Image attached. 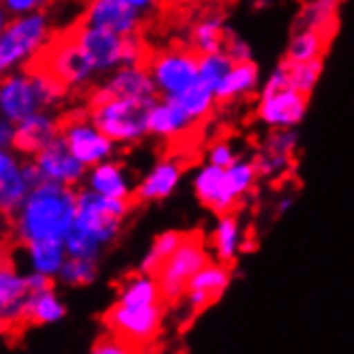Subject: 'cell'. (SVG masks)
I'll return each instance as SVG.
<instances>
[{
  "instance_id": "1",
  "label": "cell",
  "mask_w": 354,
  "mask_h": 354,
  "mask_svg": "<svg viewBox=\"0 0 354 354\" xmlns=\"http://www.w3.org/2000/svg\"><path fill=\"white\" fill-rule=\"evenodd\" d=\"M77 215V192L71 185L41 183L28 194L19 211L9 217L11 234L22 245L67 243Z\"/></svg>"
},
{
  "instance_id": "2",
  "label": "cell",
  "mask_w": 354,
  "mask_h": 354,
  "mask_svg": "<svg viewBox=\"0 0 354 354\" xmlns=\"http://www.w3.org/2000/svg\"><path fill=\"white\" fill-rule=\"evenodd\" d=\"M131 211V200L108 198L97 192H77V215L67 236V254L75 258L99 260V256L120 232L124 217Z\"/></svg>"
},
{
  "instance_id": "3",
  "label": "cell",
  "mask_w": 354,
  "mask_h": 354,
  "mask_svg": "<svg viewBox=\"0 0 354 354\" xmlns=\"http://www.w3.org/2000/svg\"><path fill=\"white\" fill-rule=\"evenodd\" d=\"M157 99L103 101L97 106H88V116L110 140L129 144L149 133V114Z\"/></svg>"
},
{
  "instance_id": "4",
  "label": "cell",
  "mask_w": 354,
  "mask_h": 354,
  "mask_svg": "<svg viewBox=\"0 0 354 354\" xmlns=\"http://www.w3.org/2000/svg\"><path fill=\"white\" fill-rule=\"evenodd\" d=\"M32 65L50 71L67 88L84 86L99 73L93 58L77 44V39L73 37L71 30L62 37H56L44 50V54H39L32 60Z\"/></svg>"
},
{
  "instance_id": "5",
  "label": "cell",
  "mask_w": 354,
  "mask_h": 354,
  "mask_svg": "<svg viewBox=\"0 0 354 354\" xmlns=\"http://www.w3.org/2000/svg\"><path fill=\"white\" fill-rule=\"evenodd\" d=\"M71 32L77 39V44L93 58L99 73L110 71V69L116 71L127 65H142L144 48L136 35L120 37V35L101 30V28H91L84 24H77Z\"/></svg>"
},
{
  "instance_id": "6",
  "label": "cell",
  "mask_w": 354,
  "mask_h": 354,
  "mask_svg": "<svg viewBox=\"0 0 354 354\" xmlns=\"http://www.w3.org/2000/svg\"><path fill=\"white\" fill-rule=\"evenodd\" d=\"M48 39V19L44 13L13 17L0 35V69L15 71L19 65L35 60Z\"/></svg>"
},
{
  "instance_id": "7",
  "label": "cell",
  "mask_w": 354,
  "mask_h": 354,
  "mask_svg": "<svg viewBox=\"0 0 354 354\" xmlns=\"http://www.w3.org/2000/svg\"><path fill=\"white\" fill-rule=\"evenodd\" d=\"M211 262L204 249L200 234H187L183 245L168 258L155 275L161 288V297L165 303H178L183 301L187 286L200 273V270Z\"/></svg>"
},
{
  "instance_id": "8",
  "label": "cell",
  "mask_w": 354,
  "mask_h": 354,
  "mask_svg": "<svg viewBox=\"0 0 354 354\" xmlns=\"http://www.w3.org/2000/svg\"><path fill=\"white\" fill-rule=\"evenodd\" d=\"M149 71L161 97H178L200 77V54L196 50H168L157 54Z\"/></svg>"
},
{
  "instance_id": "9",
  "label": "cell",
  "mask_w": 354,
  "mask_h": 354,
  "mask_svg": "<svg viewBox=\"0 0 354 354\" xmlns=\"http://www.w3.org/2000/svg\"><path fill=\"white\" fill-rule=\"evenodd\" d=\"M163 320V305H122L114 303L103 322L114 333V335L127 339L129 344H147L151 342Z\"/></svg>"
},
{
  "instance_id": "10",
  "label": "cell",
  "mask_w": 354,
  "mask_h": 354,
  "mask_svg": "<svg viewBox=\"0 0 354 354\" xmlns=\"http://www.w3.org/2000/svg\"><path fill=\"white\" fill-rule=\"evenodd\" d=\"M60 136L65 138L71 153L86 168L108 161L116 144L97 127L91 116H71L67 120H60Z\"/></svg>"
},
{
  "instance_id": "11",
  "label": "cell",
  "mask_w": 354,
  "mask_h": 354,
  "mask_svg": "<svg viewBox=\"0 0 354 354\" xmlns=\"http://www.w3.org/2000/svg\"><path fill=\"white\" fill-rule=\"evenodd\" d=\"M159 91L155 80L144 65H127L116 69L95 93L91 95V106L114 99H157Z\"/></svg>"
},
{
  "instance_id": "12",
  "label": "cell",
  "mask_w": 354,
  "mask_h": 354,
  "mask_svg": "<svg viewBox=\"0 0 354 354\" xmlns=\"http://www.w3.org/2000/svg\"><path fill=\"white\" fill-rule=\"evenodd\" d=\"M0 112H3V118L15 124L37 112H48L44 108V101H41L30 71H11V75L3 80V86H0Z\"/></svg>"
},
{
  "instance_id": "13",
  "label": "cell",
  "mask_w": 354,
  "mask_h": 354,
  "mask_svg": "<svg viewBox=\"0 0 354 354\" xmlns=\"http://www.w3.org/2000/svg\"><path fill=\"white\" fill-rule=\"evenodd\" d=\"M140 19L142 11H138L129 0H91L80 24L131 37L138 32Z\"/></svg>"
},
{
  "instance_id": "14",
  "label": "cell",
  "mask_w": 354,
  "mask_h": 354,
  "mask_svg": "<svg viewBox=\"0 0 354 354\" xmlns=\"http://www.w3.org/2000/svg\"><path fill=\"white\" fill-rule=\"evenodd\" d=\"M307 95L288 86L275 93H262L258 116L270 129H292L305 118Z\"/></svg>"
},
{
  "instance_id": "15",
  "label": "cell",
  "mask_w": 354,
  "mask_h": 354,
  "mask_svg": "<svg viewBox=\"0 0 354 354\" xmlns=\"http://www.w3.org/2000/svg\"><path fill=\"white\" fill-rule=\"evenodd\" d=\"M32 161L37 163L41 176L46 180L71 185V187L80 183V178L84 176L86 170V165L71 153L62 136L54 138L46 149H41L37 155H32Z\"/></svg>"
},
{
  "instance_id": "16",
  "label": "cell",
  "mask_w": 354,
  "mask_h": 354,
  "mask_svg": "<svg viewBox=\"0 0 354 354\" xmlns=\"http://www.w3.org/2000/svg\"><path fill=\"white\" fill-rule=\"evenodd\" d=\"M28 281L26 275H19L17 268L9 262H3L0 268V320L3 328H15L28 324Z\"/></svg>"
},
{
  "instance_id": "17",
  "label": "cell",
  "mask_w": 354,
  "mask_h": 354,
  "mask_svg": "<svg viewBox=\"0 0 354 354\" xmlns=\"http://www.w3.org/2000/svg\"><path fill=\"white\" fill-rule=\"evenodd\" d=\"M232 279V264L223 262H208L200 273L189 281L187 292L183 297L185 305L189 307L194 314H200L206 307H211L215 301L221 299L225 288L230 286Z\"/></svg>"
},
{
  "instance_id": "18",
  "label": "cell",
  "mask_w": 354,
  "mask_h": 354,
  "mask_svg": "<svg viewBox=\"0 0 354 354\" xmlns=\"http://www.w3.org/2000/svg\"><path fill=\"white\" fill-rule=\"evenodd\" d=\"M194 187H196V196L200 198V202L217 215L232 213V208L241 200L232 189L230 178H227V170L213 163L204 165L198 172Z\"/></svg>"
},
{
  "instance_id": "19",
  "label": "cell",
  "mask_w": 354,
  "mask_h": 354,
  "mask_svg": "<svg viewBox=\"0 0 354 354\" xmlns=\"http://www.w3.org/2000/svg\"><path fill=\"white\" fill-rule=\"evenodd\" d=\"M32 185L24 174V161H19L13 153H0V211L9 219L13 217L19 206L24 204Z\"/></svg>"
},
{
  "instance_id": "20",
  "label": "cell",
  "mask_w": 354,
  "mask_h": 354,
  "mask_svg": "<svg viewBox=\"0 0 354 354\" xmlns=\"http://www.w3.org/2000/svg\"><path fill=\"white\" fill-rule=\"evenodd\" d=\"M299 138L292 129H275L273 136H268L264 147L256 159L258 174L266 178H275L288 172L292 155L297 151Z\"/></svg>"
},
{
  "instance_id": "21",
  "label": "cell",
  "mask_w": 354,
  "mask_h": 354,
  "mask_svg": "<svg viewBox=\"0 0 354 354\" xmlns=\"http://www.w3.org/2000/svg\"><path fill=\"white\" fill-rule=\"evenodd\" d=\"M58 136H60V122L54 120L48 112H37L15 124L13 151L37 155Z\"/></svg>"
},
{
  "instance_id": "22",
  "label": "cell",
  "mask_w": 354,
  "mask_h": 354,
  "mask_svg": "<svg viewBox=\"0 0 354 354\" xmlns=\"http://www.w3.org/2000/svg\"><path fill=\"white\" fill-rule=\"evenodd\" d=\"M196 120L183 110L176 99L159 97L149 114V133L159 138H178L192 129Z\"/></svg>"
},
{
  "instance_id": "23",
  "label": "cell",
  "mask_w": 354,
  "mask_h": 354,
  "mask_svg": "<svg viewBox=\"0 0 354 354\" xmlns=\"http://www.w3.org/2000/svg\"><path fill=\"white\" fill-rule=\"evenodd\" d=\"M180 172L183 165L176 159H163L159 161L155 168L144 176V180L138 185V189L133 194V198L138 202H157V200H165L180 180Z\"/></svg>"
},
{
  "instance_id": "24",
  "label": "cell",
  "mask_w": 354,
  "mask_h": 354,
  "mask_svg": "<svg viewBox=\"0 0 354 354\" xmlns=\"http://www.w3.org/2000/svg\"><path fill=\"white\" fill-rule=\"evenodd\" d=\"M241 249H245V234L239 217L232 213L219 215V221L213 232V252L217 260L223 264H234Z\"/></svg>"
},
{
  "instance_id": "25",
  "label": "cell",
  "mask_w": 354,
  "mask_h": 354,
  "mask_svg": "<svg viewBox=\"0 0 354 354\" xmlns=\"http://www.w3.org/2000/svg\"><path fill=\"white\" fill-rule=\"evenodd\" d=\"M88 187L101 196L131 200V185L127 180V174L114 161H103L93 165L88 174Z\"/></svg>"
},
{
  "instance_id": "26",
  "label": "cell",
  "mask_w": 354,
  "mask_h": 354,
  "mask_svg": "<svg viewBox=\"0 0 354 354\" xmlns=\"http://www.w3.org/2000/svg\"><path fill=\"white\" fill-rule=\"evenodd\" d=\"M260 82V71L256 67V62H234V67L227 71V75L221 80V84L217 86V101L227 103L241 97H247L249 93H254L258 88Z\"/></svg>"
},
{
  "instance_id": "27",
  "label": "cell",
  "mask_w": 354,
  "mask_h": 354,
  "mask_svg": "<svg viewBox=\"0 0 354 354\" xmlns=\"http://www.w3.org/2000/svg\"><path fill=\"white\" fill-rule=\"evenodd\" d=\"M161 301L163 297H161L157 277L140 273V270L122 281L116 295V303H122V305H155Z\"/></svg>"
},
{
  "instance_id": "28",
  "label": "cell",
  "mask_w": 354,
  "mask_h": 354,
  "mask_svg": "<svg viewBox=\"0 0 354 354\" xmlns=\"http://www.w3.org/2000/svg\"><path fill=\"white\" fill-rule=\"evenodd\" d=\"M30 270H37V273H44L50 277H58L62 264L67 260V245L65 243H35L24 247Z\"/></svg>"
},
{
  "instance_id": "29",
  "label": "cell",
  "mask_w": 354,
  "mask_h": 354,
  "mask_svg": "<svg viewBox=\"0 0 354 354\" xmlns=\"http://www.w3.org/2000/svg\"><path fill=\"white\" fill-rule=\"evenodd\" d=\"M225 35H227V26L223 24V17L206 15L192 28V46L200 56L217 54L223 52L225 48Z\"/></svg>"
},
{
  "instance_id": "30",
  "label": "cell",
  "mask_w": 354,
  "mask_h": 354,
  "mask_svg": "<svg viewBox=\"0 0 354 354\" xmlns=\"http://www.w3.org/2000/svg\"><path fill=\"white\" fill-rule=\"evenodd\" d=\"M328 39H330V32L299 28L295 32V37L290 39L286 60L288 62H307V60L322 58V54L328 46Z\"/></svg>"
},
{
  "instance_id": "31",
  "label": "cell",
  "mask_w": 354,
  "mask_h": 354,
  "mask_svg": "<svg viewBox=\"0 0 354 354\" xmlns=\"http://www.w3.org/2000/svg\"><path fill=\"white\" fill-rule=\"evenodd\" d=\"M185 239H187V234L185 232H176V230L159 234L153 241V245L149 247V252L144 254V258L140 260L138 270H140V273H147V275H157L159 270H161V266L168 262V258L183 245Z\"/></svg>"
},
{
  "instance_id": "32",
  "label": "cell",
  "mask_w": 354,
  "mask_h": 354,
  "mask_svg": "<svg viewBox=\"0 0 354 354\" xmlns=\"http://www.w3.org/2000/svg\"><path fill=\"white\" fill-rule=\"evenodd\" d=\"M172 99H176L183 106V110L198 122V120H204L208 114L213 112L215 103H217V91L211 84H206L202 77H198L196 84H192L189 88L183 91L178 97H172Z\"/></svg>"
},
{
  "instance_id": "33",
  "label": "cell",
  "mask_w": 354,
  "mask_h": 354,
  "mask_svg": "<svg viewBox=\"0 0 354 354\" xmlns=\"http://www.w3.org/2000/svg\"><path fill=\"white\" fill-rule=\"evenodd\" d=\"M67 316V305L58 299L54 288L28 297V324H56Z\"/></svg>"
},
{
  "instance_id": "34",
  "label": "cell",
  "mask_w": 354,
  "mask_h": 354,
  "mask_svg": "<svg viewBox=\"0 0 354 354\" xmlns=\"http://www.w3.org/2000/svg\"><path fill=\"white\" fill-rule=\"evenodd\" d=\"M339 11V0H309L299 15V28L333 32Z\"/></svg>"
},
{
  "instance_id": "35",
  "label": "cell",
  "mask_w": 354,
  "mask_h": 354,
  "mask_svg": "<svg viewBox=\"0 0 354 354\" xmlns=\"http://www.w3.org/2000/svg\"><path fill=\"white\" fill-rule=\"evenodd\" d=\"M97 275H99L97 260L67 256L56 279L67 288H86L97 279Z\"/></svg>"
},
{
  "instance_id": "36",
  "label": "cell",
  "mask_w": 354,
  "mask_h": 354,
  "mask_svg": "<svg viewBox=\"0 0 354 354\" xmlns=\"http://www.w3.org/2000/svg\"><path fill=\"white\" fill-rule=\"evenodd\" d=\"M286 65H288V75H290V86L309 97V93L316 88L318 80L322 75V58L307 60V62L286 60Z\"/></svg>"
},
{
  "instance_id": "37",
  "label": "cell",
  "mask_w": 354,
  "mask_h": 354,
  "mask_svg": "<svg viewBox=\"0 0 354 354\" xmlns=\"http://www.w3.org/2000/svg\"><path fill=\"white\" fill-rule=\"evenodd\" d=\"M232 67H234V60L225 52L200 56V77L206 82V84H211L215 91H217V86L221 84V80L227 75V71H230Z\"/></svg>"
},
{
  "instance_id": "38",
  "label": "cell",
  "mask_w": 354,
  "mask_h": 354,
  "mask_svg": "<svg viewBox=\"0 0 354 354\" xmlns=\"http://www.w3.org/2000/svg\"><path fill=\"white\" fill-rule=\"evenodd\" d=\"M227 170V178H230L232 189L239 198L247 196L252 192V187L256 185L258 178V165L256 161H245V159H236Z\"/></svg>"
},
{
  "instance_id": "39",
  "label": "cell",
  "mask_w": 354,
  "mask_h": 354,
  "mask_svg": "<svg viewBox=\"0 0 354 354\" xmlns=\"http://www.w3.org/2000/svg\"><path fill=\"white\" fill-rule=\"evenodd\" d=\"M91 354H136V352H133V344H129L127 339H122L112 333V335L101 337L93 346Z\"/></svg>"
},
{
  "instance_id": "40",
  "label": "cell",
  "mask_w": 354,
  "mask_h": 354,
  "mask_svg": "<svg viewBox=\"0 0 354 354\" xmlns=\"http://www.w3.org/2000/svg\"><path fill=\"white\" fill-rule=\"evenodd\" d=\"M223 52L230 56L234 62H247V60H252V48L247 46V41H243L230 28H227V35H225V48H223Z\"/></svg>"
},
{
  "instance_id": "41",
  "label": "cell",
  "mask_w": 354,
  "mask_h": 354,
  "mask_svg": "<svg viewBox=\"0 0 354 354\" xmlns=\"http://www.w3.org/2000/svg\"><path fill=\"white\" fill-rule=\"evenodd\" d=\"M234 161H236V155L227 142H215L211 151H208V163L219 165V168H230Z\"/></svg>"
},
{
  "instance_id": "42",
  "label": "cell",
  "mask_w": 354,
  "mask_h": 354,
  "mask_svg": "<svg viewBox=\"0 0 354 354\" xmlns=\"http://www.w3.org/2000/svg\"><path fill=\"white\" fill-rule=\"evenodd\" d=\"M48 0H3L5 5V11L11 13L13 17H19V15H28V13H35L44 7Z\"/></svg>"
},
{
  "instance_id": "43",
  "label": "cell",
  "mask_w": 354,
  "mask_h": 354,
  "mask_svg": "<svg viewBox=\"0 0 354 354\" xmlns=\"http://www.w3.org/2000/svg\"><path fill=\"white\" fill-rule=\"evenodd\" d=\"M26 281H28V290L30 295H37V292H46V290L54 288V277L50 275H44V273H37V270H30L26 275Z\"/></svg>"
},
{
  "instance_id": "44",
  "label": "cell",
  "mask_w": 354,
  "mask_h": 354,
  "mask_svg": "<svg viewBox=\"0 0 354 354\" xmlns=\"http://www.w3.org/2000/svg\"><path fill=\"white\" fill-rule=\"evenodd\" d=\"M13 140H15V122L3 118L0 120V147L7 151L9 147L13 149Z\"/></svg>"
},
{
  "instance_id": "45",
  "label": "cell",
  "mask_w": 354,
  "mask_h": 354,
  "mask_svg": "<svg viewBox=\"0 0 354 354\" xmlns=\"http://www.w3.org/2000/svg\"><path fill=\"white\" fill-rule=\"evenodd\" d=\"M129 3L138 9V11H147V9H151L157 0H129Z\"/></svg>"
},
{
  "instance_id": "46",
  "label": "cell",
  "mask_w": 354,
  "mask_h": 354,
  "mask_svg": "<svg viewBox=\"0 0 354 354\" xmlns=\"http://www.w3.org/2000/svg\"><path fill=\"white\" fill-rule=\"evenodd\" d=\"M290 204H292V200H288V198H286V200H281V202H279V208H277V213H279V215H283V213L288 211V208H290Z\"/></svg>"
}]
</instances>
